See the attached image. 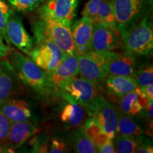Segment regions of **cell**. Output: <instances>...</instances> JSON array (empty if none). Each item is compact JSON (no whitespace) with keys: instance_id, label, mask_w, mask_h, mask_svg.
<instances>
[{"instance_id":"obj_1","label":"cell","mask_w":153,"mask_h":153,"mask_svg":"<svg viewBox=\"0 0 153 153\" xmlns=\"http://www.w3.org/2000/svg\"><path fill=\"white\" fill-rule=\"evenodd\" d=\"M8 56L22 84L36 100L43 106H51L58 101L60 97L51 87L46 72L17 50L11 48Z\"/></svg>"},{"instance_id":"obj_2","label":"cell","mask_w":153,"mask_h":153,"mask_svg":"<svg viewBox=\"0 0 153 153\" xmlns=\"http://www.w3.org/2000/svg\"><path fill=\"white\" fill-rule=\"evenodd\" d=\"M120 38L145 17L152 15L153 0H111Z\"/></svg>"},{"instance_id":"obj_3","label":"cell","mask_w":153,"mask_h":153,"mask_svg":"<svg viewBox=\"0 0 153 153\" xmlns=\"http://www.w3.org/2000/svg\"><path fill=\"white\" fill-rule=\"evenodd\" d=\"M0 112L11 123L30 122L39 127L45 118L43 106L35 99L28 97L12 96L0 104Z\"/></svg>"},{"instance_id":"obj_4","label":"cell","mask_w":153,"mask_h":153,"mask_svg":"<svg viewBox=\"0 0 153 153\" xmlns=\"http://www.w3.org/2000/svg\"><path fill=\"white\" fill-rule=\"evenodd\" d=\"M34 41L49 40L67 55L75 54L70 28L49 19L38 16L32 23Z\"/></svg>"},{"instance_id":"obj_5","label":"cell","mask_w":153,"mask_h":153,"mask_svg":"<svg viewBox=\"0 0 153 153\" xmlns=\"http://www.w3.org/2000/svg\"><path fill=\"white\" fill-rule=\"evenodd\" d=\"M122 51L130 54L152 57L153 29L152 15L145 17L123 38Z\"/></svg>"},{"instance_id":"obj_6","label":"cell","mask_w":153,"mask_h":153,"mask_svg":"<svg viewBox=\"0 0 153 153\" xmlns=\"http://www.w3.org/2000/svg\"><path fill=\"white\" fill-rule=\"evenodd\" d=\"M88 116L107 138L114 140L118 126V108L111 104L104 96L97 94L86 106Z\"/></svg>"},{"instance_id":"obj_7","label":"cell","mask_w":153,"mask_h":153,"mask_svg":"<svg viewBox=\"0 0 153 153\" xmlns=\"http://www.w3.org/2000/svg\"><path fill=\"white\" fill-rule=\"evenodd\" d=\"M57 94L69 103L86 107L97 94V91L90 82L76 76L64 82L57 89Z\"/></svg>"},{"instance_id":"obj_8","label":"cell","mask_w":153,"mask_h":153,"mask_svg":"<svg viewBox=\"0 0 153 153\" xmlns=\"http://www.w3.org/2000/svg\"><path fill=\"white\" fill-rule=\"evenodd\" d=\"M79 3V0H45L36 9L39 17L51 19L70 28Z\"/></svg>"},{"instance_id":"obj_9","label":"cell","mask_w":153,"mask_h":153,"mask_svg":"<svg viewBox=\"0 0 153 153\" xmlns=\"http://www.w3.org/2000/svg\"><path fill=\"white\" fill-rule=\"evenodd\" d=\"M67 55L56 44L49 40L34 41L28 57L42 70L51 73L65 58Z\"/></svg>"},{"instance_id":"obj_10","label":"cell","mask_w":153,"mask_h":153,"mask_svg":"<svg viewBox=\"0 0 153 153\" xmlns=\"http://www.w3.org/2000/svg\"><path fill=\"white\" fill-rule=\"evenodd\" d=\"M150 57L115 52L108 63V74L134 78L140 70L150 62Z\"/></svg>"},{"instance_id":"obj_11","label":"cell","mask_w":153,"mask_h":153,"mask_svg":"<svg viewBox=\"0 0 153 153\" xmlns=\"http://www.w3.org/2000/svg\"><path fill=\"white\" fill-rule=\"evenodd\" d=\"M7 36L9 43L14 45L24 54L29 56L34 45L33 38L25 28L22 19L14 11L11 13L7 22Z\"/></svg>"},{"instance_id":"obj_12","label":"cell","mask_w":153,"mask_h":153,"mask_svg":"<svg viewBox=\"0 0 153 153\" xmlns=\"http://www.w3.org/2000/svg\"><path fill=\"white\" fill-rule=\"evenodd\" d=\"M122 49V41L118 31L101 23L93 24L91 51H115Z\"/></svg>"},{"instance_id":"obj_13","label":"cell","mask_w":153,"mask_h":153,"mask_svg":"<svg viewBox=\"0 0 153 153\" xmlns=\"http://www.w3.org/2000/svg\"><path fill=\"white\" fill-rule=\"evenodd\" d=\"M22 91V84L9 59L0 58V104Z\"/></svg>"},{"instance_id":"obj_14","label":"cell","mask_w":153,"mask_h":153,"mask_svg":"<svg viewBox=\"0 0 153 153\" xmlns=\"http://www.w3.org/2000/svg\"><path fill=\"white\" fill-rule=\"evenodd\" d=\"M77 56L79 74L97 89L102 87L108 74L106 68L89 52Z\"/></svg>"},{"instance_id":"obj_15","label":"cell","mask_w":153,"mask_h":153,"mask_svg":"<svg viewBox=\"0 0 153 153\" xmlns=\"http://www.w3.org/2000/svg\"><path fill=\"white\" fill-rule=\"evenodd\" d=\"M62 100L55 108V117L58 125L67 131H71L82 123L87 109L85 106Z\"/></svg>"},{"instance_id":"obj_16","label":"cell","mask_w":153,"mask_h":153,"mask_svg":"<svg viewBox=\"0 0 153 153\" xmlns=\"http://www.w3.org/2000/svg\"><path fill=\"white\" fill-rule=\"evenodd\" d=\"M93 24L90 19L82 16L79 20L74 21L70 26L74 51L76 55L86 54L91 51Z\"/></svg>"},{"instance_id":"obj_17","label":"cell","mask_w":153,"mask_h":153,"mask_svg":"<svg viewBox=\"0 0 153 153\" xmlns=\"http://www.w3.org/2000/svg\"><path fill=\"white\" fill-rule=\"evenodd\" d=\"M48 74L50 84L57 94V89L64 82L79 75L78 56L76 54L67 55L54 71Z\"/></svg>"},{"instance_id":"obj_18","label":"cell","mask_w":153,"mask_h":153,"mask_svg":"<svg viewBox=\"0 0 153 153\" xmlns=\"http://www.w3.org/2000/svg\"><path fill=\"white\" fill-rule=\"evenodd\" d=\"M42 129L30 122H14L11 123L7 137V145L9 152H14L20 148L33 135Z\"/></svg>"},{"instance_id":"obj_19","label":"cell","mask_w":153,"mask_h":153,"mask_svg":"<svg viewBox=\"0 0 153 153\" xmlns=\"http://www.w3.org/2000/svg\"><path fill=\"white\" fill-rule=\"evenodd\" d=\"M148 102L145 94L137 87L134 91L120 97L118 101V108L124 114L136 119Z\"/></svg>"},{"instance_id":"obj_20","label":"cell","mask_w":153,"mask_h":153,"mask_svg":"<svg viewBox=\"0 0 153 153\" xmlns=\"http://www.w3.org/2000/svg\"><path fill=\"white\" fill-rule=\"evenodd\" d=\"M50 136V153H67L71 152L72 144L70 131H67L60 125H53L48 130Z\"/></svg>"},{"instance_id":"obj_21","label":"cell","mask_w":153,"mask_h":153,"mask_svg":"<svg viewBox=\"0 0 153 153\" xmlns=\"http://www.w3.org/2000/svg\"><path fill=\"white\" fill-rule=\"evenodd\" d=\"M105 84L108 93L118 98L123 97L137 88L134 78L129 76L107 74L105 79Z\"/></svg>"},{"instance_id":"obj_22","label":"cell","mask_w":153,"mask_h":153,"mask_svg":"<svg viewBox=\"0 0 153 153\" xmlns=\"http://www.w3.org/2000/svg\"><path fill=\"white\" fill-rule=\"evenodd\" d=\"M72 152L76 153H97V148L92 139L88 135L83 124L70 131Z\"/></svg>"},{"instance_id":"obj_23","label":"cell","mask_w":153,"mask_h":153,"mask_svg":"<svg viewBox=\"0 0 153 153\" xmlns=\"http://www.w3.org/2000/svg\"><path fill=\"white\" fill-rule=\"evenodd\" d=\"M144 130L131 116L124 114L118 108V120L115 136L118 135L139 137L144 135Z\"/></svg>"},{"instance_id":"obj_24","label":"cell","mask_w":153,"mask_h":153,"mask_svg":"<svg viewBox=\"0 0 153 153\" xmlns=\"http://www.w3.org/2000/svg\"><path fill=\"white\" fill-rule=\"evenodd\" d=\"M95 23H101L112 29L117 30L111 0H103L97 10Z\"/></svg>"},{"instance_id":"obj_25","label":"cell","mask_w":153,"mask_h":153,"mask_svg":"<svg viewBox=\"0 0 153 153\" xmlns=\"http://www.w3.org/2000/svg\"><path fill=\"white\" fill-rule=\"evenodd\" d=\"M114 146L116 152L133 153L138 145V138L132 135H118L114 137Z\"/></svg>"},{"instance_id":"obj_26","label":"cell","mask_w":153,"mask_h":153,"mask_svg":"<svg viewBox=\"0 0 153 153\" xmlns=\"http://www.w3.org/2000/svg\"><path fill=\"white\" fill-rule=\"evenodd\" d=\"M30 152L36 153L48 152L50 149V136L48 130L38 132L29 139Z\"/></svg>"},{"instance_id":"obj_27","label":"cell","mask_w":153,"mask_h":153,"mask_svg":"<svg viewBox=\"0 0 153 153\" xmlns=\"http://www.w3.org/2000/svg\"><path fill=\"white\" fill-rule=\"evenodd\" d=\"M13 10L18 12H28L39 7L45 0H7Z\"/></svg>"},{"instance_id":"obj_28","label":"cell","mask_w":153,"mask_h":153,"mask_svg":"<svg viewBox=\"0 0 153 153\" xmlns=\"http://www.w3.org/2000/svg\"><path fill=\"white\" fill-rule=\"evenodd\" d=\"M137 87L143 90L148 85L153 84V68L152 63L149 62L141 69L134 77Z\"/></svg>"},{"instance_id":"obj_29","label":"cell","mask_w":153,"mask_h":153,"mask_svg":"<svg viewBox=\"0 0 153 153\" xmlns=\"http://www.w3.org/2000/svg\"><path fill=\"white\" fill-rule=\"evenodd\" d=\"M13 11L14 10L8 4L6 3L4 0H0V34L3 37L6 43H7V45L9 47H10V43H9L7 38L6 26H7V20Z\"/></svg>"},{"instance_id":"obj_30","label":"cell","mask_w":153,"mask_h":153,"mask_svg":"<svg viewBox=\"0 0 153 153\" xmlns=\"http://www.w3.org/2000/svg\"><path fill=\"white\" fill-rule=\"evenodd\" d=\"M102 1L103 0H89L82 11V16L89 19L93 22V24H94L97 10Z\"/></svg>"},{"instance_id":"obj_31","label":"cell","mask_w":153,"mask_h":153,"mask_svg":"<svg viewBox=\"0 0 153 153\" xmlns=\"http://www.w3.org/2000/svg\"><path fill=\"white\" fill-rule=\"evenodd\" d=\"M11 122L9 118L0 112V144H6Z\"/></svg>"},{"instance_id":"obj_32","label":"cell","mask_w":153,"mask_h":153,"mask_svg":"<svg viewBox=\"0 0 153 153\" xmlns=\"http://www.w3.org/2000/svg\"><path fill=\"white\" fill-rule=\"evenodd\" d=\"M138 138V145L135 148V153H152L153 152V146L152 140L148 137L140 135L137 137Z\"/></svg>"},{"instance_id":"obj_33","label":"cell","mask_w":153,"mask_h":153,"mask_svg":"<svg viewBox=\"0 0 153 153\" xmlns=\"http://www.w3.org/2000/svg\"><path fill=\"white\" fill-rule=\"evenodd\" d=\"M97 152L99 153H115V148L112 139H106L105 140L96 145Z\"/></svg>"},{"instance_id":"obj_34","label":"cell","mask_w":153,"mask_h":153,"mask_svg":"<svg viewBox=\"0 0 153 153\" xmlns=\"http://www.w3.org/2000/svg\"><path fill=\"white\" fill-rule=\"evenodd\" d=\"M143 93L145 94L148 101H153V84L148 85L143 90H141Z\"/></svg>"},{"instance_id":"obj_35","label":"cell","mask_w":153,"mask_h":153,"mask_svg":"<svg viewBox=\"0 0 153 153\" xmlns=\"http://www.w3.org/2000/svg\"><path fill=\"white\" fill-rule=\"evenodd\" d=\"M10 49H4L0 47V57H6L8 56Z\"/></svg>"},{"instance_id":"obj_36","label":"cell","mask_w":153,"mask_h":153,"mask_svg":"<svg viewBox=\"0 0 153 153\" xmlns=\"http://www.w3.org/2000/svg\"><path fill=\"white\" fill-rule=\"evenodd\" d=\"M0 47L2 48H4V49H10L11 48L10 47H9L8 45L5 43L4 40V38L2 36H1V34H0Z\"/></svg>"},{"instance_id":"obj_37","label":"cell","mask_w":153,"mask_h":153,"mask_svg":"<svg viewBox=\"0 0 153 153\" xmlns=\"http://www.w3.org/2000/svg\"><path fill=\"white\" fill-rule=\"evenodd\" d=\"M0 58H1V57H0Z\"/></svg>"}]
</instances>
